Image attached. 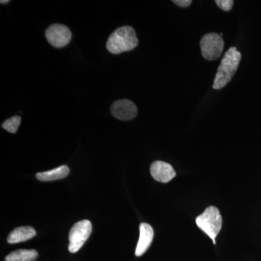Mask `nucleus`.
<instances>
[{"label":"nucleus","mask_w":261,"mask_h":261,"mask_svg":"<svg viewBox=\"0 0 261 261\" xmlns=\"http://www.w3.org/2000/svg\"><path fill=\"white\" fill-rule=\"evenodd\" d=\"M196 224L213 240L216 245V239L222 227V216L219 209L214 206L207 207L204 213L196 219Z\"/></svg>","instance_id":"3"},{"label":"nucleus","mask_w":261,"mask_h":261,"mask_svg":"<svg viewBox=\"0 0 261 261\" xmlns=\"http://www.w3.org/2000/svg\"><path fill=\"white\" fill-rule=\"evenodd\" d=\"M36 231L31 226H21L15 228L10 232L8 238L10 244L23 243L36 236Z\"/></svg>","instance_id":"10"},{"label":"nucleus","mask_w":261,"mask_h":261,"mask_svg":"<svg viewBox=\"0 0 261 261\" xmlns=\"http://www.w3.org/2000/svg\"><path fill=\"white\" fill-rule=\"evenodd\" d=\"M140 239L136 248V256H142L152 244L154 238V231L152 226L146 223H142L140 226Z\"/></svg>","instance_id":"9"},{"label":"nucleus","mask_w":261,"mask_h":261,"mask_svg":"<svg viewBox=\"0 0 261 261\" xmlns=\"http://www.w3.org/2000/svg\"><path fill=\"white\" fill-rule=\"evenodd\" d=\"M111 114L117 119L129 121L137 115V108L135 103L128 99H120L113 103L111 107Z\"/></svg>","instance_id":"7"},{"label":"nucleus","mask_w":261,"mask_h":261,"mask_svg":"<svg viewBox=\"0 0 261 261\" xmlns=\"http://www.w3.org/2000/svg\"><path fill=\"white\" fill-rule=\"evenodd\" d=\"M173 3L181 8H187L192 4V0H173Z\"/></svg>","instance_id":"15"},{"label":"nucleus","mask_w":261,"mask_h":261,"mask_svg":"<svg viewBox=\"0 0 261 261\" xmlns=\"http://www.w3.org/2000/svg\"><path fill=\"white\" fill-rule=\"evenodd\" d=\"M0 3H1L2 4H5V3H10V1H8V0H7V1H3V0H2V1L0 2Z\"/></svg>","instance_id":"16"},{"label":"nucleus","mask_w":261,"mask_h":261,"mask_svg":"<svg viewBox=\"0 0 261 261\" xmlns=\"http://www.w3.org/2000/svg\"><path fill=\"white\" fill-rule=\"evenodd\" d=\"M92 230V224L89 220H82L73 225L69 232L68 250L71 253L78 252L88 240Z\"/></svg>","instance_id":"5"},{"label":"nucleus","mask_w":261,"mask_h":261,"mask_svg":"<svg viewBox=\"0 0 261 261\" xmlns=\"http://www.w3.org/2000/svg\"><path fill=\"white\" fill-rule=\"evenodd\" d=\"M150 173L154 180L162 183H167L176 176V171L171 165L161 161L151 164Z\"/></svg>","instance_id":"8"},{"label":"nucleus","mask_w":261,"mask_h":261,"mask_svg":"<svg viewBox=\"0 0 261 261\" xmlns=\"http://www.w3.org/2000/svg\"><path fill=\"white\" fill-rule=\"evenodd\" d=\"M38 253L35 250H18L5 257V261H35Z\"/></svg>","instance_id":"12"},{"label":"nucleus","mask_w":261,"mask_h":261,"mask_svg":"<svg viewBox=\"0 0 261 261\" xmlns=\"http://www.w3.org/2000/svg\"><path fill=\"white\" fill-rule=\"evenodd\" d=\"M20 122H21V118L20 116H13L9 119L6 120L2 125V127L10 133L15 134L16 133L17 130L20 126Z\"/></svg>","instance_id":"13"},{"label":"nucleus","mask_w":261,"mask_h":261,"mask_svg":"<svg viewBox=\"0 0 261 261\" xmlns=\"http://www.w3.org/2000/svg\"><path fill=\"white\" fill-rule=\"evenodd\" d=\"M215 3L219 8L225 12L230 11L233 5V0H216Z\"/></svg>","instance_id":"14"},{"label":"nucleus","mask_w":261,"mask_h":261,"mask_svg":"<svg viewBox=\"0 0 261 261\" xmlns=\"http://www.w3.org/2000/svg\"><path fill=\"white\" fill-rule=\"evenodd\" d=\"M45 37L51 46L60 48L65 47L70 42L72 34L66 25L53 24L46 30Z\"/></svg>","instance_id":"6"},{"label":"nucleus","mask_w":261,"mask_h":261,"mask_svg":"<svg viewBox=\"0 0 261 261\" xmlns=\"http://www.w3.org/2000/svg\"><path fill=\"white\" fill-rule=\"evenodd\" d=\"M201 53L205 60L216 61L222 54L224 42L222 37L216 33H208L201 38L200 42Z\"/></svg>","instance_id":"4"},{"label":"nucleus","mask_w":261,"mask_h":261,"mask_svg":"<svg viewBox=\"0 0 261 261\" xmlns=\"http://www.w3.org/2000/svg\"><path fill=\"white\" fill-rule=\"evenodd\" d=\"M69 168L63 165V166H59V167L50 170V171L38 173L36 174V177L39 181H55V180L61 179V178L66 177L69 174Z\"/></svg>","instance_id":"11"},{"label":"nucleus","mask_w":261,"mask_h":261,"mask_svg":"<svg viewBox=\"0 0 261 261\" xmlns=\"http://www.w3.org/2000/svg\"><path fill=\"white\" fill-rule=\"evenodd\" d=\"M242 55L235 47L229 48L225 53L216 73L213 88L219 90L230 82L238 69Z\"/></svg>","instance_id":"1"},{"label":"nucleus","mask_w":261,"mask_h":261,"mask_svg":"<svg viewBox=\"0 0 261 261\" xmlns=\"http://www.w3.org/2000/svg\"><path fill=\"white\" fill-rule=\"evenodd\" d=\"M138 39L135 29L125 25L117 29L108 38L106 47L112 54H120L123 51L132 50L138 45Z\"/></svg>","instance_id":"2"}]
</instances>
